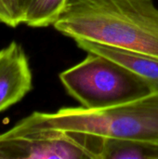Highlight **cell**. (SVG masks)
<instances>
[{"label": "cell", "mask_w": 158, "mask_h": 159, "mask_svg": "<svg viewBox=\"0 0 158 159\" xmlns=\"http://www.w3.org/2000/svg\"><path fill=\"white\" fill-rule=\"evenodd\" d=\"M88 53L82 61L60 74L68 94L83 108L102 109L157 93L152 85L125 66L100 54Z\"/></svg>", "instance_id": "cell-3"}, {"label": "cell", "mask_w": 158, "mask_h": 159, "mask_svg": "<svg viewBox=\"0 0 158 159\" xmlns=\"http://www.w3.org/2000/svg\"><path fill=\"white\" fill-rule=\"evenodd\" d=\"M33 89L28 58L20 44L0 49V113L20 102Z\"/></svg>", "instance_id": "cell-5"}, {"label": "cell", "mask_w": 158, "mask_h": 159, "mask_svg": "<svg viewBox=\"0 0 158 159\" xmlns=\"http://www.w3.org/2000/svg\"><path fill=\"white\" fill-rule=\"evenodd\" d=\"M53 26L73 40L158 58V8L153 0H70Z\"/></svg>", "instance_id": "cell-1"}, {"label": "cell", "mask_w": 158, "mask_h": 159, "mask_svg": "<svg viewBox=\"0 0 158 159\" xmlns=\"http://www.w3.org/2000/svg\"><path fill=\"white\" fill-rule=\"evenodd\" d=\"M103 139L36 124L29 116L0 134V159H102Z\"/></svg>", "instance_id": "cell-4"}, {"label": "cell", "mask_w": 158, "mask_h": 159, "mask_svg": "<svg viewBox=\"0 0 158 159\" xmlns=\"http://www.w3.org/2000/svg\"><path fill=\"white\" fill-rule=\"evenodd\" d=\"M32 1L33 0H0V22L13 28L24 23Z\"/></svg>", "instance_id": "cell-9"}, {"label": "cell", "mask_w": 158, "mask_h": 159, "mask_svg": "<svg viewBox=\"0 0 158 159\" xmlns=\"http://www.w3.org/2000/svg\"><path fill=\"white\" fill-rule=\"evenodd\" d=\"M29 116L48 129L87 133L102 139L158 143V93L102 109L66 107L54 113L34 112Z\"/></svg>", "instance_id": "cell-2"}, {"label": "cell", "mask_w": 158, "mask_h": 159, "mask_svg": "<svg viewBox=\"0 0 158 159\" xmlns=\"http://www.w3.org/2000/svg\"><path fill=\"white\" fill-rule=\"evenodd\" d=\"M102 159H158V143L103 139Z\"/></svg>", "instance_id": "cell-7"}, {"label": "cell", "mask_w": 158, "mask_h": 159, "mask_svg": "<svg viewBox=\"0 0 158 159\" xmlns=\"http://www.w3.org/2000/svg\"><path fill=\"white\" fill-rule=\"evenodd\" d=\"M70 0H33L24 24L34 28L53 25L67 7Z\"/></svg>", "instance_id": "cell-8"}, {"label": "cell", "mask_w": 158, "mask_h": 159, "mask_svg": "<svg viewBox=\"0 0 158 159\" xmlns=\"http://www.w3.org/2000/svg\"><path fill=\"white\" fill-rule=\"evenodd\" d=\"M74 42L79 48L87 52L100 54L125 66L152 85L158 93L157 57L105 46L83 39H75Z\"/></svg>", "instance_id": "cell-6"}]
</instances>
